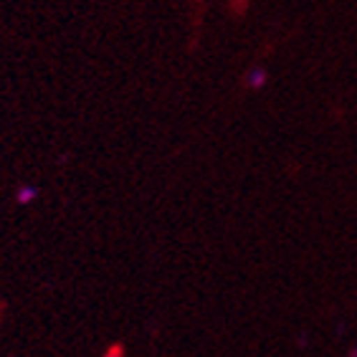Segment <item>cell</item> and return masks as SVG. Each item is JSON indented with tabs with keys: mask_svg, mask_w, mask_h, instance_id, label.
<instances>
[{
	"mask_svg": "<svg viewBox=\"0 0 357 357\" xmlns=\"http://www.w3.org/2000/svg\"><path fill=\"white\" fill-rule=\"evenodd\" d=\"M347 357H357V347H352V350H350V355H347Z\"/></svg>",
	"mask_w": 357,
	"mask_h": 357,
	"instance_id": "cell-3",
	"label": "cell"
},
{
	"mask_svg": "<svg viewBox=\"0 0 357 357\" xmlns=\"http://www.w3.org/2000/svg\"><path fill=\"white\" fill-rule=\"evenodd\" d=\"M36 198H38V188L36 185L23 183V185H18V190H15V203H18V206H31Z\"/></svg>",
	"mask_w": 357,
	"mask_h": 357,
	"instance_id": "cell-2",
	"label": "cell"
},
{
	"mask_svg": "<svg viewBox=\"0 0 357 357\" xmlns=\"http://www.w3.org/2000/svg\"><path fill=\"white\" fill-rule=\"evenodd\" d=\"M268 82V71L264 66H254V69H248L246 76H243V84H246L248 89H264Z\"/></svg>",
	"mask_w": 357,
	"mask_h": 357,
	"instance_id": "cell-1",
	"label": "cell"
}]
</instances>
